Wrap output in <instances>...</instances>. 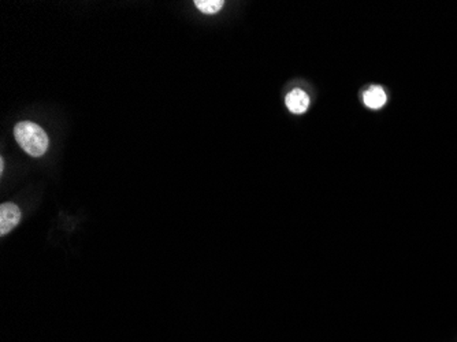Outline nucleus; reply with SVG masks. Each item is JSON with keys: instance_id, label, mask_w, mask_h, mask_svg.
Returning a JSON list of instances; mask_svg holds the SVG:
<instances>
[{"instance_id": "nucleus-1", "label": "nucleus", "mask_w": 457, "mask_h": 342, "mask_svg": "<svg viewBox=\"0 0 457 342\" xmlns=\"http://www.w3.org/2000/svg\"><path fill=\"white\" fill-rule=\"evenodd\" d=\"M14 136L19 147L33 158H40L48 149V136L33 122H19L14 129Z\"/></svg>"}, {"instance_id": "nucleus-2", "label": "nucleus", "mask_w": 457, "mask_h": 342, "mask_svg": "<svg viewBox=\"0 0 457 342\" xmlns=\"http://www.w3.org/2000/svg\"><path fill=\"white\" fill-rule=\"evenodd\" d=\"M21 219L19 209L13 203H4L0 207V234H8Z\"/></svg>"}, {"instance_id": "nucleus-3", "label": "nucleus", "mask_w": 457, "mask_h": 342, "mask_svg": "<svg viewBox=\"0 0 457 342\" xmlns=\"http://www.w3.org/2000/svg\"><path fill=\"white\" fill-rule=\"evenodd\" d=\"M285 103H287V107L289 108V111L293 114H304L308 108L310 97L304 90L294 89L288 93Z\"/></svg>"}, {"instance_id": "nucleus-4", "label": "nucleus", "mask_w": 457, "mask_h": 342, "mask_svg": "<svg viewBox=\"0 0 457 342\" xmlns=\"http://www.w3.org/2000/svg\"><path fill=\"white\" fill-rule=\"evenodd\" d=\"M363 100L367 107L378 110L386 103V93L380 86H371L369 90L364 92Z\"/></svg>"}, {"instance_id": "nucleus-5", "label": "nucleus", "mask_w": 457, "mask_h": 342, "mask_svg": "<svg viewBox=\"0 0 457 342\" xmlns=\"http://www.w3.org/2000/svg\"><path fill=\"white\" fill-rule=\"evenodd\" d=\"M225 1L222 0H196L195 6L205 14H215L223 7Z\"/></svg>"}, {"instance_id": "nucleus-6", "label": "nucleus", "mask_w": 457, "mask_h": 342, "mask_svg": "<svg viewBox=\"0 0 457 342\" xmlns=\"http://www.w3.org/2000/svg\"><path fill=\"white\" fill-rule=\"evenodd\" d=\"M3 169H4V162L3 159H0V172H3Z\"/></svg>"}]
</instances>
